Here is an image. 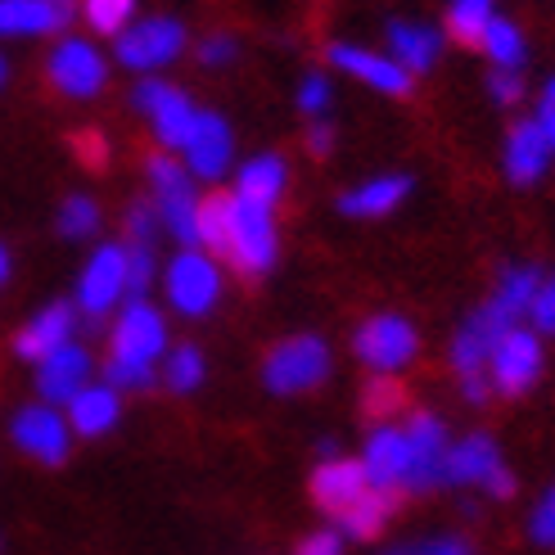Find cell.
<instances>
[{"label": "cell", "mask_w": 555, "mask_h": 555, "mask_svg": "<svg viewBox=\"0 0 555 555\" xmlns=\"http://www.w3.org/2000/svg\"><path fill=\"white\" fill-rule=\"evenodd\" d=\"M145 177L154 185V208H158V221L163 231H172L185 248L199 244V199H194V185H190V172L181 168V158L158 150L145 158Z\"/></svg>", "instance_id": "1"}, {"label": "cell", "mask_w": 555, "mask_h": 555, "mask_svg": "<svg viewBox=\"0 0 555 555\" xmlns=\"http://www.w3.org/2000/svg\"><path fill=\"white\" fill-rule=\"evenodd\" d=\"M325 379H330V344L317 335L281 339L262 362V384L275 398L312 393V388H321Z\"/></svg>", "instance_id": "2"}, {"label": "cell", "mask_w": 555, "mask_h": 555, "mask_svg": "<svg viewBox=\"0 0 555 555\" xmlns=\"http://www.w3.org/2000/svg\"><path fill=\"white\" fill-rule=\"evenodd\" d=\"M244 281H258V275L271 271L275 262V217L267 204H248L235 194V208H231V244H227V258Z\"/></svg>", "instance_id": "3"}, {"label": "cell", "mask_w": 555, "mask_h": 555, "mask_svg": "<svg viewBox=\"0 0 555 555\" xmlns=\"http://www.w3.org/2000/svg\"><path fill=\"white\" fill-rule=\"evenodd\" d=\"M352 352L362 357L375 375H393V371L415 362V352H421V335H415V325L406 317L384 312V317H371L352 335Z\"/></svg>", "instance_id": "4"}, {"label": "cell", "mask_w": 555, "mask_h": 555, "mask_svg": "<svg viewBox=\"0 0 555 555\" xmlns=\"http://www.w3.org/2000/svg\"><path fill=\"white\" fill-rule=\"evenodd\" d=\"M221 298V267L204 248H181L168 267V302L181 317H208Z\"/></svg>", "instance_id": "5"}, {"label": "cell", "mask_w": 555, "mask_h": 555, "mask_svg": "<svg viewBox=\"0 0 555 555\" xmlns=\"http://www.w3.org/2000/svg\"><path fill=\"white\" fill-rule=\"evenodd\" d=\"M10 438H14V448L27 461H37V465H64L68 448H73V429H68V421L50 402H41V406L33 402V406L14 411Z\"/></svg>", "instance_id": "6"}, {"label": "cell", "mask_w": 555, "mask_h": 555, "mask_svg": "<svg viewBox=\"0 0 555 555\" xmlns=\"http://www.w3.org/2000/svg\"><path fill=\"white\" fill-rule=\"evenodd\" d=\"M104 54L91 46V41H81V37H68L50 50V60H46V81L54 91H60L64 100H91L104 91Z\"/></svg>", "instance_id": "7"}, {"label": "cell", "mask_w": 555, "mask_h": 555, "mask_svg": "<svg viewBox=\"0 0 555 555\" xmlns=\"http://www.w3.org/2000/svg\"><path fill=\"white\" fill-rule=\"evenodd\" d=\"M127 298V244H104L91 254V262L81 267L77 281V308L91 321L108 317Z\"/></svg>", "instance_id": "8"}, {"label": "cell", "mask_w": 555, "mask_h": 555, "mask_svg": "<svg viewBox=\"0 0 555 555\" xmlns=\"http://www.w3.org/2000/svg\"><path fill=\"white\" fill-rule=\"evenodd\" d=\"M163 352H168V325H163L158 308H150L145 298H131L127 308L118 312L114 348H108V357H118V362L154 366Z\"/></svg>", "instance_id": "9"}, {"label": "cell", "mask_w": 555, "mask_h": 555, "mask_svg": "<svg viewBox=\"0 0 555 555\" xmlns=\"http://www.w3.org/2000/svg\"><path fill=\"white\" fill-rule=\"evenodd\" d=\"M185 50V27L177 18H145L118 37V64L131 73H154Z\"/></svg>", "instance_id": "10"}, {"label": "cell", "mask_w": 555, "mask_h": 555, "mask_svg": "<svg viewBox=\"0 0 555 555\" xmlns=\"http://www.w3.org/2000/svg\"><path fill=\"white\" fill-rule=\"evenodd\" d=\"M488 366H492V388H496V393L519 398L524 388H533L538 375H542V344H538V335H533V330L511 325L506 335L496 339Z\"/></svg>", "instance_id": "11"}, {"label": "cell", "mask_w": 555, "mask_h": 555, "mask_svg": "<svg viewBox=\"0 0 555 555\" xmlns=\"http://www.w3.org/2000/svg\"><path fill=\"white\" fill-rule=\"evenodd\" d=\"M135 108L150 118V127H154V135L168 150H181L185 145V135H190V127H194V100L181 91V87H172V81H141L135 87Z\"/></svg>", "instance_id": "12"}, {"label": "cell", "mask_w": 555, "mask_h": 555, "mask_svg": "<svg viewBox=\"0 0 555 555\" xmlns=\"http://www.w3.org/2000/svg\"><path fill=\"white\" fill-rule=\"evenodd\" d=\"M515 321H519V317H511L502 302L488 298L483 308L456 330V339H452V366H456V375H483L496 339H502Z\"/></svg>", "instance_id": "13"}, {"label": "cell", "mask_w": 555, "mask_h": 555, "mask_svg": "<svg viewBox=\"0 0 555 555\" xmlns=\"http://www.w3.org/2000/svg\"><path fill=\"white\" fill-rule=\"evenodd\" d=\"M402 434H406V448H411L406 492L442 488V461H448V429H442V421L429 415V411H415Z\"/></svg>", "instance_id": "14"}, {"label": "cell", "mask_w": 555, "mask_h": 555, "mask_svg": "<svg viewBox=\"0 0 555 555\" xmlns=\"http://www.w3.org/2000/svg\"><path fill=\"white\" fill-rule=\"evenodd\" d=\"M231 150H235V141H231L227 118H221V114H208V108H199V114H194L190 135H185V145H181V154H185V172H190V177H199V181H221V172L231 168Z\"/></svg>", "instance_id": "15"}, {"label": "cell", "mask_w": 555, "mask_h": 555, "mask_svg": "<svg viewBox=\"0 0 555 555\" xmlns=\"http://www.w3.org/2000/svg\"><path fill=\"white\" fill-rule=\"evenodd\" d=\"M87 384H91V352L81 344H73V339L37 362V393H41V402H64L68 406L73 393H81Z\"/></svg>", "instance_id": "16"}, {"label": "cell", "mask_w": 555, "mask_h": 555, "mask_svg": "<svg viewBox=\"0 0 555 555\" xmlns=\"http://www.w3.org/2000/svg\"><path fill=\"white\" fill-rule=\"evenodd\" d=\"M330 64L384 95H411V87H415V77L398 60H384V54H371L362 46H330Z\"/></svg>", "instance_id": "17"}, {"label": "cell", "mask_w": 555, "mask_h": 555, "mask_svg": "<svg viewBox=\"0 0 555 555\" xmlns=\"http://www.w3.org/2000/svg\"><path fill=\"white\" fill-rule=\"evenodd\" d=\"M362 469L371 488H406V475H411V448H406V434L393 429V425H379L371 438H366V452H362Z\"/></svg>", "instance_id": "18"}, {"label": "cell", "mask_w": 555, "mask_h": 555, "mask_svg": "<svg viewBox=\"0 0 555 555\" xmlns=\"http://www.w3.org/2000/svg\"><path fill=\"white\" fill-rule=\"evenodd\" d=\"M366 488H371V479H366L362 461H325L312 475V502L325 515H344Z\"/></svg>", "instance_id": "19"}, {"label": "cell", "mask_w": 555, "mask_h": 555, "mask_svg": "<svg viewBox=\"0 0 555 555\" xmlns=\"http://www.w3.org/2000/svg\"><path fill=\"white\" fill-rule=\"evenodd\" d=\"M546 163H551V141H546L542 122L538 118L515 122L506 135V177L515 185H533V181H542Z\"/></svg>", "instance_id": "20"}, {"label": "cell", "mask_w": 555, "mask_h": 555, "mask_svg": "<svg viewBox=\"0 0 555 555\" xmlns=\"http://www.w3.org/2000/svg\"><path fill=\"white\" fill-rule=\"evenodd\" d=\"M68 339H73V308L68 302H50V308H41L33 321L18 330L14 352L23 357V362H41V357H50L54 348H64Z\"/></svg>", "instance_id": "21"}, {"label": "cell", "mask_w": 555, "mask_h": 555, "mask_svg": "<svg viewBox=\"0 0 555 555\" xmlns=\"http://www.w3.org/2000/svg\"><path fill=\"white\" fill-rule=\"evenodd\" d=\"M122 415V402H118V388L108 384H87L81 393H73L68 402V429L81 434V438H100L118 425Z\"/></svg>", "instance_id": "22"}, {"label": "cell", "mask_w": 555, "mask_h": 555, "mask_svg": "<svg viewBox=\"0 0 555 555\" xmlns=\"http://www.w3.org/2000/svg\"><path fill=\"white\" fill-rule=\"evenodd\" d=\"M502 465L496 456V442L488 434H469L456 448H448V461H442V483H488V475Z\"/></svg>", "instance_id": "23"}, {"label": "cell", "mask_w": 555, "mask_h": 555, "mask_svg": "<svg viewBox=\"0 0 555 555\" xmlns=\"http://www.w3.org/2000/svg\"><path fill=\"white\" fill-rule=\"evenodd\" d=\"M393 511H398V492H393V488H366V492L339 515V524H344L348 538L371 542V538H379V533L388 529Z\"/></svg>", "instance_id": "24"}, {"label": "cell", "mask_w": 555, "mask_h": 555, "mask_svg": "<svg viewBox=\"0 0 555 555\" xmlns=\"http://www.w3.org/2000/svg\"><path fill=\"white\" fill-rule=\"evenodd\" d=\"M235 185H240V190H235L240 199L275 208V199H281L285 185H289V168H285L281 154H258V158H248L244 168H240V181H235Z\"/></svg>", "instance_id": "25"}, {"label": "cell", "mask_w": 555, "mask_h": 555, "mask_svg": "<svg viewBox=\"0 0 555 555\" xmlns=\"http://www.w3.org/2000/svg\"><path fill=\"white\" fill-rule=\"evenodd\" d=\"M438 33H429V27L421 23H393L388 27V50H393V60L411 73V77H421L438 64Z\"/></svg>", "instance_id": "26"}, {"label": "cell", "mask_w": 555, "mask_h": 555, "mask_svg": "<svg viewBox=\"0 0 555 555\" xmlns=\"http://www.w3.org/2000/svg\"><path fill=\"white\" fill-rule=\"evenodd\" d=\"M406 190H411L406 177H375L366 185L348 190L339 199V212L344 217H384V212H393L406 199Z\"/></svg>", "instance_id": "27"}, {"label": "cell", "mask_w": 555, "mask_h": 555, "mask_svg": "<svg viewBox=\"0 0 555 555\" xmlns=\"http://www.w3.org/2000/svg\"><path fill=\"white\" fill-rule=\"evenodd\" d=\"M64 33L50 0H0V37H50Z\"/></svg>", "instance_id": "28"}, {"label": "cell", "mask_w": 555, "mask_h": 555, "mask_svg": "<svg viewBox=\"0 0 555 555\" xmlns=\"http://www.w3.org/2000/svg\"><path fill=\"white\" fill-rule=\"evenodd\" d=\"M231 208H235V194L227 190H212L199 199V244L208 248V258H227V244H231Z\"/></svg>", "instance_id": "29"}, {"label": "cell", "mask_w": 555, "mask_h": 555, "mask_svg": "<svg viewBox=\"0 0 555 555\" xmlns=\"http://www.w3.org/2000/svg\"><path fill=\"white\" fill-rule=\"evenodd\" d=\"M492 18H496V14H492V0H452V10H448V33H452L456 46L479 50Z\"/></svg>", "instance_id": "30"}, {"label": "cell", "mask_w": 555, "mask_h": 555, "mask_svg": "<svg viewBox=\"0 0 555 555\" xmlns=\"http://www.w3.org/2000/svg\"><path fill=\"white\" fill-rule=\"evenodd\" d=\"M538 289H542V275L533 271V267H511L506 275H502V285H496V302L511 312V317H524L533 308V298H538Z\"/></svg>", "instance_id": "31"}, {"label": "cell", "mask_w": 555, "mask_h": 555, "mask_svg": "<svg viewBox=\"0 0 555 555\" xmlns=\"http://www.w3.org/2000/svg\"><path fill=\"white\" fill-rule=\"evenodd\" d=\"M479 50H488V60H492L496 68H519V64H524V37H519V27L506 23V18H492V23H488Z\"/></svg>", "instance_id": "32"}, {"label": "cell", "mask_w": 555, "mask_h": 555, "mask_svg": "<svg viewBox=\"0 0 555 555\" xmlns=\"http://www.w3.org/2000/svg\"><path fill=\"white\" fill-rule=\"evenodd\" d=\"M163 379H168L172 393H194L204 384V352L194 344H181L168 352V366H163Z\"/></svg>", "instance_id": "33"}, {"label": "cell", "mask_w": 555, "mask_h": 555, "mask_svg": "<svg viewBox=\"0 0 555 555\" xmlns=\"http://www.w3.org/2000/svg\"><path fill=\"white\" fill-rule=\"evenodd\" d=\"M406 406V388L393 379V375H375L366 388H362V411L371 421H393V415Z\"/></svg>", "instance_id": "34"}, {"label": "cell", "mask_w": 555, "mask_h": 555, "mask_svg": "<svg viewBox=\"0 0 555 555\" xmlns=\"http://www.w3.org/2000/svg\"><path fill=\"white\" fill-rule=\"evenodd\" d=\"M81 14L100 37H122L135 14V0H81Z\"/></svg>", "instance_id": "35"}, {"label": "cell", "mask_w": 555, "mask_h": 555, "mask_svg": "<svg viewBox=\"0 0 555 555\" xmlns=\"http://www.w3.org/2000/svg\"><path fill=\"white\" fill-rule=\"evenodd\" d=\"M100 227V204L91 199V194H73V199H64L60 208V231L68 240H81V235H91Z\"/></svg>", "instance_id": "36"}, {"label": "cell", "mask_w": 555, "mask_h": 555, "mask_svg": "<svg viewBox=\"0 0 555 555\" xmlns=\"http://www.w3.org/2000/svg\"><path fill=\"white\" fill-rule=\"evenodd\" d=\"M104 384L108 388H150L154 384V366H141V362H118V357H108L104 362Z\"/></svg>", "instance_id": "37"}, {"label": "cell", "mask_w": 555, "mask_h": 555, "mask_svg": "<svg viewBox=\"0 0 555 555\" xmlns=\"http://www.w3.org/2000/svg\"><path fill=\"white\" fill-rule=\"evenodd\" d=\"M150 275H154V254L150 244H127V294L141 298L150 289Z\"/></svg>", "instance_id": "38"}, {"label": "cell", "mask_w": 555, "mask_h": 555, "mask_svg": "<svg viewBox=\"0 0 555 555\" xmlns=\"http://www.w3.org/2000/svg\"><path fill=\"white\" fill-rule=\"evenodd\" d=\"M158 208L154 204H131L127 208V240L131 244H154V235H158Z\"/></svg>", "instance_id": "39"}, {"label": "cell", "mask_w": 555, "mask_h": 555, "mask_svg": "<svg viewBox=\"0 0 555 555\" xmlns=\"http://www.w3.org/2000/svg\"><path fill=\"white\" fill-rule=\"evenodd\" d=\"M384 555H475L465 538H425V542H406V546H393Z\"/></svg>", "instance_id": "40"}, {"label": "cell", "mask_w": 555, "mask_h": 555, "mask_svg": "<svg viewBox=\"0 0 555 555\" xmlns=\"http://www.w3.org/2000/svg\"><path fill=\"white\" fill-rule=\"evenodd\" d=\"M298 108L302 114H312V118H325V108H330V81L321 73H308L302 77V87H298Z\"/></svg>", "instance_id": "41"}, {"label": "cell", "mask_w": 555, "mask_h": 555, "mask_svg": "<svg viewBox=\"0 0 555 555\" xmlns=\"http://www.w3.org/2000/svg\"><path fill=\"white\" fill-rule=\"evenodd\" d=\"M529 533H533V542H542V546H555V488L538 502V511H533V524H529Z\"/></svg>", "instance_id": "42"}, {"label": "cell", "mask_w": 555, "mask_h": 555, "mask_svg": "<svg viewBox=\"0 0 555 555\" xmlns=\"http://www.w3.org/2000/svg\"><path fill=\"white\" fill-rule=\"evenodd\" d=\"M488 91L496 104H519L524 100V77H515V68H496L488 77Z\"/></svg>", "instance_id": "43"}, {"label": "cell", "mask_w": 555, "mask_h": 555, "mask_svg": "<svg viewBox=\"0 0 555 555\" xmlns=\"http://www.w3.org/2000/svg\"><path fill=\"white\" fill-rule=\"evenodd\" d=\"M231 60H235V37H231V33H212V37L199 46V64H204V68L231 64Z\"/></svg>", "instance_id": "44"}, {"label": "cell", "mask_w": 555, "mask_h": 555, "mask_svg": "<svg viewBox=\"0 0 555 555\" xmlns=\"http://www.w3.org/2000/svg\"><path fill=\"white\" fill-rule=\"evenodd\" d=\"M529 317H533V325H538V330L555 335V281H542V289H538V298H533Z\"/></svg>", "instance_id": "45"}, {"label": "cell", "mask_w": 555, "mask_h": 555, "mask_svg": "<svg viewBox=\"0 0 555 555\" xmlns=\"http://www.w3.org/2000/svg\"><path fill=\"white\" fill-rule=\"evenodd\" d=\"M298 555H344V533L321 529V533H312V538H302V542H298Z\"/></svg>", "instance_id": "46"}, {"label": "cell", "mask_w": 555, "mask_h": 555, "mask_svg": "<svg viewBox=\"0 0 555 555\" xmlns=\"http://www.w3.org/2000/svg\"><path fill=\"white\" fill-rule=\"evenodd\" d=\"M73 154L87 163V168H104V141L95 131H81V135H73Z\"/></svg>", "instance_id": "47"}, {"label": "cell", "mask_w": 555, "mask_h": 555, "mask_svg": "<svg viewBox=\"0 0 555 555\" xmlns=\"http://www.w3.org/2000/svg\"><path fill=\"white\" fill-rule=\"evenodd\" d=\"M330 145H335V127L317 118V122L308 127V150H312V158H325V154H330Z\"/></svg>", "instance_id": "48"}, {"label": "cell", "mask_w": 555, "mask_h": 555, "mask_svg": "<svg viewBox=\"0 0 555 555\" xmlns=\"http://www.w3.org/2000/svg\"><path fill=\"white\" fill-rule=\"evenodd\" d=\"M538 122H542V131H546L551 150H555V77L546 81V91H542V108H538Z\"/></svg>", "instance_id": "49"}, {"label": "cell", "mask_w": 555, "mask_h": 555, "mask_svg": "<svg viewBox=\"0 0 555 555\" xmlns=\"http://www.w3.org/2000/svg\"><path fill=\"white\" fill-rule=\"evenodd\" d=\"M461 393H465V402H488V379L483 375H461Z\"/></svg>", "instance_id": "50"}, {"label": "cell", "mask_w": 555, "mask_h": 555, "mask_svg": "<svg viewBox=\"0 0 555 555\" xmlns=\"http://www.w3.org/2000/svg\"><path fill=\"white\" fill-rule=\"evenodd\" d=\"M483 488H488L492 496H511V492H515V479H511V469H506V465H496L492 475H488V483H483Z\"/></svg>", "instance_id": "51"}, {"label": "cell", "mask_w": 555, "mask_h": 555, "mask_svg": "<svg viewBox=\"0 0 555 555\" xmlns=\"http://www.w3.org/2000/svg\"><path fill=\"white\" fill-rule=\"evenodd\" d=\"M5 281H10V248L0 244V285H5Z\"/></svg>", "instance_id": "52"}, {"label": "cell", "mask_w": 555, "mask_h": 555, "mask_svg": "<svg viewBox=\"0 0 555 555\" xmlns=\"http://www.w3.org/2000/svg\"><path fill=\"white\" fill-rule=\"evenodd\" d=\"M0 81H5V64H0Z\"/></svg>", "instance_id": "53"}]
</instances>
